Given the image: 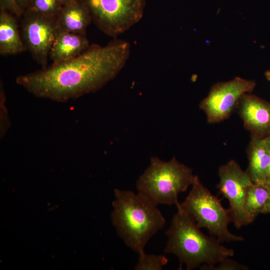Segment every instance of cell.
I'll list each match as a JSON object with an SVG mask.
<instances>
[{
  "label": "cell",
  "mask_w": 270,
  "mask_h": 270,
  "mask_svg": "<svg viewBox=\"0 0 270 270\" xmlns=\"http://www.w3.org/2000/svg\"><path fill=\"white\" fill-rule=\"evenodd\" d=\"M129 42L114 39L104 46L91 44L69 60L18 76L16 83L38 98L64 102L94 92L114 80L130 54Z\"/></svg>",
  "instance_id": "cell-1"
},
{
  "label": "cell",
  "mask_w": 270,
  "mask_h": 270,
  "mask_svg": "<svg viewBox=\"0 0 270 270\" xmlns=\"http://www.w3.org/2000/svg\"><path fill=\"white\" fill-rule=\"evenodd\" d=\"M176 208L166 232V253L176 255L188 270L214 265L234 255L233 249L224 246L215 237L204 234L192 217Z\"/></svg>",
  "instance_id": "cell-2"
},
{
  "label": "cell",
  "mask_w": 270,
  "mask_h": 270,
  "mask_svg": "<svg viewBox=\"0 0 270 270\" xmlns=\"http://www.w3.org/2000/svg\"><path fill=\"white\" fill-rule=\"evenodd\" d=\"M112 218L120 237L126 245L140 254L148 241L165 224L157 206L139 193L116 190Z\"/></svg>",
  "instance_id": "cell-3"
},
{
  "label": "cell",
  "mask_w": 270,
  "mask_h": 270,
  "mask_svg": "<svg viewBox=\"0 0 270 270\" xmlns=\"http://www.w3.org/2000/svg\"><path fill=\"white\" fill-rule=\"evenodd\" d=\"M190 167L175 157L165 162L152 157L150 164L138 178L136 186L138 193L156 206H176L178 196L187 190L198 178Z\"/></svg>",
  "instance_id": "cell-4"
},
{
  "label": "cell",
  "mask_w": 270,
  "mask_h": 270,
  "mask_svg": "<svg viewBox=\"0 0 270 270\" xmlns=\"http://www.w3.org/2000/svg\"><path fill=\"white\" fill-rule=\"evenodd\" d=\"M176 206L192 217L198 227L206 229L221 242L244 240L242 236L230 231L228 226L232 220L228 208L222 206L221 200L212 194L198 177L184 200Z\"/></svg>",
  "instance_id": "cell-5"
},
{
  "label": "cell",
  "mask_w": 270,
  "mask_h": 270,
  "mask_svg": "<svg viewBox=\"0 0 270 270\" xmlns=\"http://www.w3.org/2000/svg\"><path fill=\"white\" fill-rule=\"evenodd\" d=\"M92 21L105 34L116 38L142 18L146 0H84Z\"/></svg>",
  "instance_id": "cell-6"
},
{
  "label": "cell",
  "mask_w": 270,
  "mask_h": 270,
  "mask_svg": "<svg viewBox=\"0 0 270 270\" xmlns=\"http://www.w3.org/2000/svg\"><path fill=\"white\" fill-rule=\"evenodd\" d=\"M254 80L236 77L229 81L215 84L208 96L200 102L210 124L221 122L227 119L238 107L242 96L254 89Z\"/></svg>",
  "instance_id": "cell-7"
},
{
  "label": "cell",
  "mask_w": 270,
  "mask_h": 270,
  "mask_svg": "<svg viewBox=\"0 0 270 270\" xmlns=\"http://www.w3.org/2000/svg\"><path fill=\"white\" fill-rule=\"evenodd\" d=\"M218 175L216 188L228 200L232 222L237 228L248 225L244 202L247 190L253 184L249 175L233 160L220 166Z\"/></svg>",
  "instance_id": "cell-8"
},
{
  "label": "cell",
  "mask_w": 270,
  "mask_h": 270,
  "mask_svg": "<svg viewBox=\"0 0 270 270\" xmlns=\"http://www.w3.org/2000/svg\"><path fill=\"white\" fill-rule=\"evenodd\" d=\"M22 24L24 43L34 60L44 68L49 52L59 31L56 17L44 16L26 10Z\"/></svg>",
  "instance_id": "cell-9"
},
{
  "label": "cell",
  "mask_w": 270,
  "mask_h": 270,
  "mask_svg": "<svg viewBox=\"0 0 270 270\" xmlns=\"http://www.w3.org/2000/svg\"><path fill=\"white\" fill-rule=\"evenodd\" d=\"M244 127L251 136L264 138L270 132V102L250 93L240 98L238 107Z\"/></svg>",
  "instance_id": "cell-10"
},
{
  "label": "cell",
  "mask_w": 270,
  "mask_h": 270,
  "mask_svg": "<svg viewBox=\"0 0 270 270\" xmlns=\"http://www.w3.org/2000/svg\"><path fill=\"white\" fill-rule=\"evenodd\" d=\"M90 46L86 36L60 30L49 52L52 64L72 60L82 54Z\"/></svg>",
  "instance_id": "cell-11"
},
{
  "label": "cell",
  "mask_w": 270,
  "mask_h": 270,
  "mask_svg": "<svg viewBox=\"0 0 270 270\" xmlns=\"http://www.w3.org/2000/svg\"><path fill=\"white\" fill-rule=\"evenodd\" d=\"M56 20L60 30L85 36L88 27L92 21L84 0L64 4Z\"/></svg>",
  "instance_id": "cell-12"
},
{
  "label": "cell",
  "mask_w": 270,
  "mask_h": 270,
  "mask_svg": "<svg viewBox=\"0 0 270 270\" xmlns=\"http://www.w3.org/2000/svg\"><path fill=\"white\" fill-rule=\"evenodd\" d=\"M248 166L246 172L254 184H264L270 162V148L265 138L251 136L247 150Z\"/></svg>",
  "instance_id": "cell-13"
},
{
  "label": "cell",
  "mask_w": 270,
  "mask_h": 270,
  "mask_svg": "<svg viewBox=\"0 0 270 270\" xmlns=\"http://www.w3.org/2000/svg\"><path fill=\"white\" fill-rule=\"evenodd\" d=\"M27 50L22 40L13 14L0 10V54H14Z\"/></svg>",
  "instance_id": "cell-14"
},
{
  "label": "cell",
  "mask_w": 270,
  "mask_h": 270,
  "mask_svg": "<svg viewBox=\"0 0 270 270\" xmlns=\"http://www.w3.org/2000/svg\"><path fill=\"white\" fill-rule=\"evenodd\" d=\"M269 188L266 184H252L248 188L245 198L244 209L249 224L262 212L268 198Z\"/></svg>",
  "instance_id": "cell-15"
},
{
  "label": "cell",
  "mask_w": 270,
  "mask_h": 270,
  "mask_svg": "<svg viewBox=\"0 0 270 270\" xmlns=\"http://www.w3.org/2000/svg\"><path fill=\"white\" fill-rule=\"evenodd\" d=\"M64 4L60 0H32L27 10L33 11L46 16L56 18Z\"/></svg>",
  "instance_id": "cell-16"
},
{
  "label": "cell",
  "mask_w": 270,
  "mask_h": 270,
  "mask_svg": "<svg viewBox=\"0 0 270 270\" xmlns=\"http://www.w3.org/2000/svg\"><path fill=\"white\" fill-rule=\"evenodd\" d=\"M168 260L164 256L148 254L145 252L138 254L136 270H162Z\"/></svg>",
  "instance_id": "cell-17"
},
{
  "label": "cell",
  "mask_w": 270,
  "mask_h": 270,
  "mask_svg": "<svg viewBox=\"0 0 270 270\" xmlns=\"http://www.w3.org/2000/svg\"><path fill=\"white\" fill-rule=\"evenodd\" d=\"M202 270H248L247 266L228 258L218 263L211 266L203 265L200 267Z\"/></svg>",
  "instance_id": "cell-18"
},
{
  "label": "cell",
  "mask_w": 270,
  "mask_h": 270,
  "mask_svg": "<svg viewBox=\"0 0 270 270\" xmlns=\"http://www.w3.org/2000/svg\"><path fill=\"white\" fill-rule=\"evenodd\" d=\"M0 135L4 136L10 127V122L5 106L6 96L2 82H0Z\"/></svg>",
  "instance_id": "cell-19"
},
{
  "label": "cell",
  "mask_w": 270,
  "mask_h": 270,
  "mask_svg": "<svg viewBox=\"0 0 270 270\" xmlns=\"http://www.w3.org/2000/svg\"><path fill=\"white\" fill-rule=\"evenodd\" d=\"M0 10H6L17 16L24 14L15 0H0Z\"/></svg>",
  "instance_id": "cell-20"
},
{
  "label": "cell",
  "mask_w": 270,
  "mask_h": 270,
  "mask_svg": "<svg viewBox=\"0 0 270 270\" xmlns=\"http://www.w3.org/2000/svg\"><path fill=\"white\" fill-rule=\"evenodd\" d=\"M18 6L24 12L29 8L32 0H15Z\"/></svg>",
  "instance_id": "cell-21"
},
{
  "label": "cell",
  "mask_w": 270,
  "mask_h": 270,
  "mask_svg": "<svg viewBox=\"0 0 270 270\" xmlns=\"http://www.w3.org/2000/svg\"><path fill=\"white\" fill-rule=\"evenodd\" d=\"M269 188V196L267 202L262 211V213L270 212V186H268Z\"/></svg>",
  "instance_id": "cell-22"
},
{
  "label": "cell",
  "mask_w": 270,
  "mask_h": 270,
  "mask_svg": "<svg viewBox=\"0 0 270 270\" xmlns=\"http://www.w3.org/2000/svg\"><path fill=\"white\" fill-rule=\"evenodd\" d=\"M82 0H60V1L62 2L64 4L73 2L82 1Z\"/></svg>",
  "instance_id": "cell-23"
},
{
  "label": "cell",
  "mask_w": 270,
  "mask_h": 270,
  "mask_svg": "<svg viewBox=\"0 0 270 270\" xmlns=\"http://www.w3.org/2000/svg\"><path fill=\"white\" fill-rule=\"evenodd\" d=\"M270 178V162L266 172V182Z\"/></svg>",
  "instance_id": "cell-24"
},
{
  "label": "cell",
  "mask_w": 270,
  "mask_h": 270,
  "mask_svg": "<svg viewBox=\"0 0 270 270\" xmlns=\"http://www.w3.org/2000/svg\"><path fill=\"white\" fill-rule=\"evenodd\" d=\"M264 76L270 82V70H266L264 73Z\"/></svg>",
  "instance_id": "cell-25"
},
{
  "label": "cell",
  "mask_w": 270,
  "mask_h": 270,
  "mask_svg": "<svg viewBox=\"0 0 270 270\" xmlns=\"http://www.w3.org/2000/svg\"><path fill=\"white\" fill-rule=\"evenodd\" d=\"M265 138V140L266 141V142L267 143L268 145V146L269 148H270V132L269 134Z\"/></svg>",
  "instance_id": "cell-26"
},
{
  "label": "cell",
  "mask_w": 270,
  "mask_h": 270,
  "mask_svg": "<svg viewBox=\"0 0 270 270\" xmlns=\"http://www.w3.org/2000/svg\"><path fill=\"white\" fill-rule=\"evenodd\" d=\"M264 184H266V185L267 186H270V178L268 179V180Z\"/></svg>",
  "instance_id": "cell-27"
}]
</instances>
